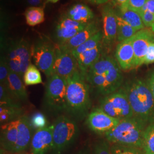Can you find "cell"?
<instances>
[{
  "label": "cell",
  "instance_id": "cell-1",
  "mask_svg": "<svg viewBox=\"0 0 154 154\" xmlns=\"http://www.w3.org/2000/svg\"><path fill=\"white\" fill-rule=\"evenodd\" d=\"M85 78L90 87L104 97L116 92L123 82L121 68L117 61L103 53L90 67Z\"/></svg>",
  "mask_w": 154,
  "mask_h": 154
},
{
  "label": "cell",
  "instance_id": "cell-2",
  "mask_svg": "<svg viewBox=\"0 0 154 154\" xmlns=\"http://www.w3.org/2000/svg\"><path fill=\"white\" fill-rule=\"evenodd\" d=\"M66 80V112L74 118L82 119L91 107L90 87L79 69Z\"/></svg>",
  "mask_w": 154,
  "mask_h": 154
},
{
  "label": "cell",
  "instance_id": "cell-3",
  "mask_svg": "<svg viewBox=\"0 0 154 154\" xmlns=\"http://www.w3.org/2000/svg\"><path fill=\"white\" fill-rule=\"evenodd\" d=\"M121 89L131 105L134 117L146 124L154 121V100L147 83L135 79Z\"/></svg>",
  "mask_w": 154,
  "mask_h": 154
},
{
  "label": "cell",
  "instance_id": "cell-4",
  "mask_svg": "<svg viewBox=\"0 0 154 154\" xmlns=\"http://www.w3.org/2000/svg\"><path fill=\"white\" fill-rule=\"evenodd\" d=\"M32 128L25 116L1 125V149L11 153L25 151L31 143Z\"/></svg>",
  "mask_w": 154,
  "mask_h": 154
},
{
  "label": "cell",
  "instance_id": "cell-5",
  "mask_svg": "<svg viewBox=\"0 0 154 154\" xmlns=\"http://www.w3.org/2000/svg\"><path fill=\"white\" fill-rule=\"evenodd\" d=\"M146 124L135 117L121 121L109 131L105 132L106 139L114 144L132 146L142 149Z\"/></svg>",
  "mask_w": 154,
  "mask_h": 154
},
{
  "label": "cell",
  "instance_id": "cell-6",
  "mask_svg": "<svg viewBox=\"0 0 154 154\" xmlns=\"http://www.w3.org/2000/svg\"><path fill=\"white\" fill-rule=\"evenodd\" d=\"M67 80L53 74L48 79L46 84L44 105L50 112L59 114L66 111Z\"/></svg>",
  "mask_w": 154,
  "mask_h": 154
},
{
  "label": "cell",
  "instance_id": "cell-7",
  "mask_svg": "<svg viewBox=\"0 0 154 154\" xmlns=\"http://www.w3.org/2000/svg\"><path fill=\"white\" fill-rule=\"evenodd\" d=\"M53 147L56 154L62 151L74 143L79 135L76 122L65 116H58L53 124Z\"/></svg>",
  "mask_w": 154,
  "mask_h": 154
},
{
  "label": "cell",
  "instance_id": "cell-8",
  "mask_svg": "<svg viewBox=\"0 0 154 154\" xmlns=\"http://www.w3.org/2000/svg\"><path fill=\"white\" fill-rule=\"evenodd\" d=\"M5 57L11 71L22 78L31 64L32 47L23 39L12 41L8 47Z\"/></svg>",
  "mask_w": 154,
  "mask_h": 154
},
{
  "label": "cell",
  "instance_id": "cell-9",
  "mask_svg": "<svg viewBox=\"0 0 154 154\" xmlns=\"http://www.w3.org/2000/svg\"><path fill=\"white\" fill-rule=\"evenodd\" d=\"M100 109L119 121L134 117L131 105L122 89L105 96L100 100Z\"/></svg>",
  "mask_w": 154,
  "mask_h": 154
},
{
  "label": "cell",
  "instance_id": "cell-10",
  "mask_svg": "<svg viewBox=\"0 0 154 154\" xmlns=\"http://www.w3.org/2000/svg\"><path fill=\"white\" fill-rule=\"evenodd\" d=\"M56 48L49 41L41 39L32 47V56L35 66L48 78L53 74Z\"/></svg>",
  "mask_w": 154,
  "mask_h": 154
},
{
  "label": "cell",
  "instance_id": "cell-11",
  "mask_svg": "<svg viewBox=\"0 0 154 154\" xmlns=\"http://www.w3.org/2000/svg\"><path fill=\"white\" fill-rule=\"evenodd\" d=\"M78 70L77 59L72 51L61 49L58 46L55 50L53 74L67 79Z\"/></svg>",
  "mask_w": 154,
  "mask_h": 154
},
{
  "label": "cell",
  "instance_id": "cell-12",
  "mask_svg": "<svg viewBox=\"0 0 154 154\" xmlns=\"http://www.w3.org/2000/svg\"><path fill=\"white\" fill-rule=\"evenodd\" d=\"M103 21V46L110 48L117 39L118 20L116 10L111 4H107L102 9Z\"/></svg>",
  "mask_w": 154,
  "mask_h": 154
},
{
  "label": "cell",
  "instance_id": "cell-13",
  "mask_svg": "<svg viewBox=\"0 0 154 154\" xmlns=\"http://www.w3.org/2000/svg\"><path fill=\"white\" fill-rule=\"evenodd\" d=\"M152 42H154V33L149 28L140 30L134 35L132 43L135 55L134 68L144 64L149 45Z\"/></svg>",
  "mask_w": 154,
  "mask_h": 154
},
{
  "label": "cell",
  "instance_id": "cell-14",
  "mask_svg": "<svg viewBox=\"0 0 154 154\" xmlns=\"http://www.w3.org/2000/svg\"><path fill=\"white\" fill-rule=\"evenodd\" d=\"M120 121L108 115L100 108H97L89 114L86 123L91 131L101 133L113 128Z\"/></svg>",
  "mask_w": 154,
  "mask_h": 154
},
{
  "label": "cell",
  "instance_id": "cell-15",
  "mask_svg": "<svg viewBox=\"0 0 154 154\" xmlns=\"http://www.w3.org/2000/svg\"><path fill=\"white\" fill-rule=\"evenodd\" d=\"M53 130L52 125L36 130L30 143L32 154H46L52 149Z\"/></svg>",
  "mask_w": 154,
  "mask_h": 154
},
{
  "label": "cell",
  "instance_id": "cell-16",
  "mask_svg": "<svg viewBox=\"0 0 154 154\" xmlns=\"http://www.w3.org/2000/svg\"><path fill=\"white\" fill-rule=\"evenodd\" d=\"M134 36L119 42L116 48V61L124 71L134 69L135 55L132 45Z\"/></svg>",
  "mask_w": 154,
  "mask_h": 154
},
{
  "label": "cell",
  "instance_id": "cell-17",
  "mask_svg": "<svg viewBox=\"0 0 154 154\" xmlns=\"http://www.w3.org/2000/svg\"><path fill=\"white\" fill-rule=\"evenodd\" d=\"M100 31L98 23L96 21L88 22L86 26L82 30L77 33L72 38L58 46L61 49L72 51L79 46L83 44L94 34Z\"/></svg>",
  "mask_w": 154,
  "mask_h": 154
},
{
  "label": "cell",
  "instance_id": "cell-18",
  "mask_svg": "<svg viewBox=\"0 0 154 154\" xmlns=\"http://www.w3.org/2000/svg\"><path fill=\"white\" fill-rule=\"evenodd\" d=\"M103 48L102 44L94 49L83 53L76 58L78 69L84 77H85L90 67L99 60L103 53Z\"/></svg>",
  "mask_w": 154,
  "mask_h": 154
},
{
  "label": "cell",
  "instance_id": "cell-19",
  "mask_svg": "<svg viewBox=\"0 0 154 154\" xmlns=\"http://www.w3.org/2000/svg\"><path fill=\"white\" fill-rule=\"evenodd\" d=\"M4 86L11 96L17 100L23 102L28 100V94L22 82L21 78L16 73L10 71L7 82Z\"/></svg>",
  "mask_w": 154,
  "mask_h": 154
},
{
  "label": "cell",
  "instance_id": "cell-20",
  "mask_svg": "<svg viewBox=\"0 0 154 154\" xmlns=\"http://www.w3.org/2000/svg\"><path fill=\"white\" fill-rule=\"evenodd\" d=\"M65 16L77 22L88 23L94 18L93 12L88 6L82 4H77L70 7Z\"/></svg>",
  "mask_w": 154,
  "mask_h": 154
},
{
  "label": "cell",
  "instance_id": "cell-21",
  "mask_svg": "<svg viewBox=\"0 0 154 154\" xmlns=\"http://www.w3.org/2000/svg\"><path fill=\"white\" fill-rule=\"evenodd\" d=\"M116 11L118 16L137 31L142 30L145 27L140 14L130 8L128 6H118V10Z\"/></svg>",
  "mask_w": 154,
  "mask_h": 154
},
{
  "label": "cell",
  "instance_id": "cell-22",
  "mask_svg": "<svg viewBox=\"0 0 154 154\" xmlns=\"http://www.w3.org/2000/svg\"><path fill=\"white\" fill-rule=\"evenodd\" d=\"M102 40L103 32L100 30L98 33L93 35L91 38L88 39V40H87L86 42H85L83 44L72 50V54L76 58L78 55H80L83 53L94 49L100 45L102 44Z\"/></svg>",
  "mask_w": 154,
  "mask_h": 154
},
{
  "label": "cell",
  "instance_id": "cell-23",
  "mask_svg": "<svg viewBox=\"0 0 154 154\" xmlns=\"http://www.w3.org/2000/svg\"><path fill=\"white\" fill-rule=\"evenodd\" d=\"M25 17L28 25L34 26L44 22V11L41 7L32 6L26 10Z\"/></svg>",
  "mask_w": 154,
  "mask_h": 154
},
{
  "label": "cell",
  "instance_id": "cell-24",
  "mask_svg": "<svg viewBox=\"0 0 154 154\" xmlns=\"http://www.w3.org/2000/svg\"><path fill=\"white\" fill-rule=\"evenodd\" d=\"M117 14V13H116ZM118 20V30H117V41L121 42L127 39L133 37L138 32L128 23L117 14Z\"/></svg>",
  "mask_w": 154,
  "mask_h": 154
},
{
  "label": "cell",
  "instance_id": "cell-25",
  "mask_svg": "<svg viewBox=\"0 0 154 154\" xmlns=\"http://www.w3.org/2000/svg\"><path fill=\"white\" fill-rule=\"evenodd\" d=\"M22 107L0 106V122L3 125L14 121L22 116Z\"/></svg>",
  "mask_w": 154,
  "mask_h": 154
},
{
  "label": "cell",
  "instance_id": "cell-26",
  "mask_svg": "<svg viewBox=\"0 0 154 154\" xmlns=\"http://www.w3.org/2000/svg\"><path fill=\"white\" fill-rule=\"evenodd\" d=\"M142 150L144 154H154V123L149 125L144 130Z\"/></svg>",
  "mask_w": 154,
  "mask_h": 154
},
{
  "label": "cell",
  "instance_id": "cell-27",
  "mask_svg": "<svg viewBox=\"0 0 154 154\" xmlns=\"http://www.w3.org/2000/svg\"><path fill=\"white\" fill-rule=\"evenodd\" d=\"M23 82L26 85H35L42 83V77L38 67L30 64L23 75Z\"/></svg>",
  "mask_w": 154,
  "mask_h": 154
},
{
  "label": "cell",
  "instance_id": "cell-28",
  "mask_svg": "<svg viewBox=\"0 0 154 154\" xmlns=\"http://www.w3.org/2000/svg\"><path fill=\"white\" fill-rule=\"evenodd\" d=\"M111 150L112 154H144L140 149L119 144L112 145Z\"/></svg>",
  "mask_w": 154,
  "mask_h": 154
},
{
  "label": "cell",
  "instance_id": "cell-29",
  "mask_svg": "<svg viewBox=\"0 0 154 154\" xmlns=\"http://www.w3.org/2000/svg\"><path fill=\"white\" fill-rule=\"evenodd\" d=\"M30 122L33 128L38 130L46 127L47 120L43 114L41 112H36L31 117Z\"/></svg>",
  "mask_w": 154,
  "mask_h": 154
},
{
  "label": "cell",
  "instance_id": "cell-30",
  "mask_svg": "<svg viewBox=\"0 0 154 154\" xmlns=\"http://www.w3.org/2000/svg\"><path fill=\"white\" fill-rule=\"evenodd\" d=\"M11 71L5 55L1 56L0 61V81L1 84L5 85L7 82L8 77Z\"/></svg>",
  "mask_w": 154,
  "mask_h": 154
},
{
  "label": "cell",
  "instance_id": "cell-31",
  "mask_svg": "<svg viewBox=\"0 0 154 154\" xmlns=\"http://www.w3.org/2000/svg\"><path fill=\"white\" fill-rule=\"evenodd\" d=\"M94 154H112L111 147L105 140H100L94 147Z\"/></svg>",
  "mask_w": 154,
  "mask_h": 154
},
{
  "label": "cell",
  "instance_id": "cell-32",
  "mask_svg": "<svg viewBox=\"0 0 154 154\" xmlns=\"http://www.w3.org/2000/svg\"><path fill=\"white\" fill-rule=\"evenodd\" d=\"M144 25L147 28H151L154 22V14L147 11L140 12Z\"/></svg>",
  "mask_w": 154,
  "mask_h": 154
},
{
  "label": "cell",
  "instance_id": "cell-33",
  "mask_svg": "<svg viewBox=\"0 0 154 154\" xmlns=\"http://www.w3.org/2000/svg\"><path fill=\"white\" fill-rule=\"evenodd\" d=\"M147 0H129L127 5L139 13Z\"/></svg>",
  "mask_w": 154,
  "mask_h": 154
},
{
  "label": "cell",
  "instance_id": "cell-34",
  "mask_svg": "<svg viewBox=\"0 0 154 154\" xmlns=\"http://www.w3.org/2000/svg\"><path fill=\"white\" fill-rule=\"evenodd\" d=\"M154 63V42L149 45L146 54L144 58V64L149 65Z\"/></svg>",
  "mask_w": 154,
  "mask_h": 154
},
{
  "label": "cell",
  "instance_id": "cell-35",
  "mask_svg": "<svg viewBox=\"0 0 154 154\" xmlns=\"http://www.w3.org/2000/svg\"><path fill=\"white\" fill-rule=\"evenodd\" d=\"M147 11L154 14V0L147 1L141 11Z\"/></svg>",
  "mask_w": 154,
  "mask_h": 154
},
{
  "label": "cell",
  "instance_id": "cell-36",
  "mask_svg": "<svg viewBox=\"0 0 154 154\" xmlns=\"http://www.w3.org/2000/svg\"><path fill=\"white\" fill-rule=\"evenodd\" d=\"M147 83L154 100V71L151 74L149 77Z\"/></svg>",
  "mask_w": 154,
  "mask_h": 154
},
{
  "label": "cell",
  "instance_id": "cell-37",
  "mask_svg": "<svg viewBox=\"0 0 154 154\" xmlns=\"http://www.w3.org/2000/svg\"><path fill=\"white\" fill-rule=\"evenodd\" d=\"M26 1L30 5L37 6L42 4L43 0H26Z\"/></svg>",
  "mask_w": 154,
  "mask_h": 154
},
{
  "label": "cell",
  "instance_id": "cell-38",
  "mask_svg": "<svg viewBox=\"0 0 154 154\" xmlns=\"http://www.w3.org/2000/svg\"><path fill=\"white\" fill-rule=\"evenodd\" d=\"M86 1L93 4L100 5V4H103L106 3L109 0H86Z\"/></svg>",
  "mask_w": 154,
  "mask_h": 154
},
{
  "label": "cell",
  "instance_id": "cell-39",
  "mask_svg": "<svg viewBox=\"0 0 154 154\" xmlns=\"http://www.w3.org/2000/svg\"><path fill=\"white\" fill-rule=\"evenodd\" d=\"M129 0H115L116 4L119 6L127 5Z\"/></svg>",
  "mask_w": 154,
  "mask_h": 154
},
{
  "label": "cell",
  "instance_id": "cell-40",
  "mask_svg": "<svg viewBox=\"0 0 154 154\" xmlns=\"http://www.w3.org/2000/svg\"><path fill=\"white\" fill-rule=\"evenodd\" d=\"M78 154H90V149L88 148H84L81 151H79Z\"/></svg>",
  "mask_w": 154,
  "mask_h": 154
},
{
  "label": "cell",
  "instance_id": "cell-41",
  "mask_svg": "<svg viewBox=\"0 0 154 154\" xmlns=\"http://www.w3.org/2000/svg\"><path fill=\"white\" fill-rule=\"evenodd\" d=\"M48 2H50V3H56L58 2L60 0H46Z\"/></svg>",
  "mask_w": 154,
  "mask_h": 154
},
{
  "label": "cell",
  "instance_id": "cell-42",
  "mask_svg": "<svg viewBox=\"0 0 154 154\" xmlns=\"http://www.w3.org/2000/svg\"><path fill=\"white\" fill-rule=\"evenodd\" d=\"M151 29L152 30V32L154 33V22L153 23V24H152V25L151 28Z\"/></svg>",
  "mask_w": 154,
  "mask_h": 154
},
{
  "label": "cell",
  "instance_id": "cell-43",
  "mask_svg": "<svg viewBox=\"0 0 154 154\" xmlns=\"http://www.w3.org/2000/svg\"><path fill=\"white\" fill-rule=\"evenodd\" d=\"M1 154H4V152H3V153H2V152H1Z\"/></svg>",
  "mask_w": 154,
  "mask_h": 154
}]
</instances>
